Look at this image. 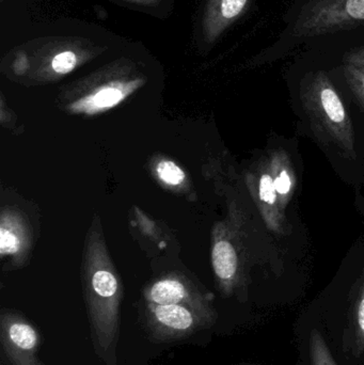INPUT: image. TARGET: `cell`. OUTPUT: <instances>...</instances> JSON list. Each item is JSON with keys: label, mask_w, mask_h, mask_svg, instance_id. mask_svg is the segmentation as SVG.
I'll return each mask as SVG.
<instances>
[{"label": "cell", "mask_w": 364, "mask_h": 365, "mask_svg": "<svg viewBox=\"0 0 364 365\" xmlns=\"http://www.w3.org/2000/svg\"><path fill=\"white\" fill-rule=\"evenodd\" d=\"M85 304L96 354L106 365H117L121 287L104 257H92L83 272Z\"/></svg>", "instance_id": "obj_1"}, {"label": "cell", "mask_w": 364, "mask_h": 365, "mask_svg": "<svg viewBox=\"0 0 364 365\" xmlns=\"http://www.w3.org/2000/svg\"><path fill=\"white\" fill-rule=\"evenodd\" d=\"M301 100L318 139L335 147L344 158L356 160L352 119L324 71H318L305 79L301 85Z\"/></svg>", "instance_id": "obj_2"}, {"label": "cell", "mask_w": 364, "mask_h": 365, "mask_svg": "<svg viewBox=\"0 0 364 365\" xmlns=\"http://www.w3.org/2000/svg\"><path fill=\"white\" fill-rule=\"evenodd\" d=\"M318 307L339 364L364 365V269L348 291Z\"/></svg>", "instance_id": "obj_3"}, {"label": "cell", "mask_w": 364, "mask_h": 365, "mask_svg": "<svg viewBox=\"0 0 364 365\" xmlns=\"http://www.w3.org/2000/svg\"><path fill=\"white\" fill-rule=\"evenodd\" d=\"M364 23V0H310L293 25L301 38L333 34Z\"/></svg>", "instance_id": "obj_4"}, {"label": "cell", "mask_w": 364, "mask_h": 365, "mask_svg": "<svg viewBox=\"0 0 364 365\" xmlns=\"http://www.w3.org/2000/svg\"><path fill=\"white\" fill-rule=\"evenodd\" d=\"M213 324L202 314L182 304H147V326L152 338L160 342H173L211 327Z\"/></svg>", "instance_id": "obj_5"}, {"label": "cell", "mask_w": 364, "mask_h": 365, "mask_svg": "<svg viewBox=\"0 0 364 365\" xmlns=\"http://www.w3.org/2000/svg\"><path fill=\"white\" fill-rule=\"evenodd\" d=\"M247 186L267 229L280 235L288 234L290 223L286 210L282 208L269 156L265 155L256 168L248 173Z\"/></svg>", "instance_id": "obj_6"}, {"label": "cell", "mask_w": 364, "mask_h": 365, "mask_svg": "<svg viewBox=\"0 0 364 365\" xmlns=\"http://www.w3.org/2000/svg\"><path fill=\"white\" fill-rule=\"evenodd\" d=\"M297 365H340L329 344L318 306L303 313L295 324Z\"/></svg>", "instance_id": "obj_7"}, {"label": "cell", "mask_w": 364, "mask_h": 365, "mask_svg": "<svg viewBox=\"0 0 364 365\" xmlns=\"http://www.w3.org/2000/svg\"><path fill=\"white\" fill-rule=\"evenodd\" d=\"M2 351L10 365H44L38 360L36 328L21 315L4 311L0 317Z\"/></svg>", "instance_id": "obj_8"}, {"label": "cell", "mask_w": 364, "mask_h": 365, "mask_svg": "<svg viewBox=\"0 0 364 365\" xmlns=\"http://www.w3.org/2000/svg\"><path fill=\"white\" fill-rule=\"evenodd\" d=\"M145 297L147 304L190 307L209 319L213 325L217 321V312L209 298L185 277L172 274L155 281L147 287Z\"/></svg>", "instance_id": "obj_9"}, {"label": "cell", "mask_w": 364, "mask_h": 365, "mask_svg": "<svg viewBox=\"0 0 364 365\" xmlns=\"http://www.w3.org/2000/svg\"><path fill=\"white\" fill-rule=\"evenodd\" d=\"M235 235L227 225H220L215 234L212 248V264L219 283L220 291L231 296L244 283L239 246Z\"/></svg>", "instance_id": "obj_10"}, {"label": "cell", "mask_w": 364, "mask_h": 365, "mask_svg": "<svg viewBox=\"0 0 364 365\" xmlns=\"http://www.w3.org/2000/svg\"><path fill=\"white\" fill-rule=\"evenodd\" d=\"M136 85L137 83H113L103 86L73 104L72 109L85 113L106 110L122 102L136 88Z\"/></svg>", "instance_id": "obj_11"}, {"label": "cell", "mask_w": 364, "mask_h": 365, "mask_svg": "<svg viewBox=\"0 0 364 365\" xmlns=\"http://www.w3.org/2000/svg\"><path fill=\"white\" fill-rule=\"evenodd\" d=\"M343 71L350 90L364 110V47L344 57Z\"/></svg>", "instance_id": "obj_12"}, {"label": "cell", "mask_w": 364, "mask_h": 365, "mask_svg": "<svg viewBox=\"0 0 364 365\" xmlns=\"http://www.w3.org/2000/svg\"><path fill=\"white\" fill-rule=\"evenodd\" d=\"M249 0H215L213 32L217 36L246 10Z\"/></svg>", "instance_id": "obj_13"}, {"label": "cell", "mask_w": 364, "mask_h": 365, "mask_svg": "<svg viewBox=\"0 0 364 365\" xmlns=\"http://www.w3.org/2000/svg\"><path fill=\"white\" fill-rule=\"evenodd\" d=\"M21 231L13 227L10 221L2 220L0 227V251L2 255H12L19 252L21 247Z\"/></svg>", "instance_id": "obj_14"}, {"label": "cell", "mask_w": 364, "mask_h": 365, "mask_svg": "<svg viewBox=\"0 0 364 365\" xmlns=\"http://www.w3.org/2000/svg\"><path fill=\"white\" fill-rule=\"evenodd\" d=\"M157 175L162 182L170 186H179L185 181V173L175 163L164 160L157 166Z\"/></svg>", "instance_id": "obj_15"}, {"label": "cell", "mask_w": 364, "mask_h": 365, "mask_svg": "<svg viewBox=\"0 0 364 365\" xmlns=\"http://www.w3.org/2000/svg\"><path fill=\"white\" fill-rule=\"evenodd\" d=\"M77 64V57L73 51H63L58 53L51 61V68L57 74H68L74 70Z\"/></svg>", "instance_id": "obj_16"}, {"label": "cell", "mask_w": 364, "mask_h": 365, "mask_svg": "<svg viewBox=\"0 0 364 365\" xmlns=\"http://www.w3.org/2000/svg\"><path fill=\"white\" fill-rule=\"evenodd\" d=\"M137 1H147V0H137Z\"/></svg>", "instance_id": "obj_17"}, {"label": "cell", "mask_w": 364, "mask_h": 365, "mask_svg": "<svg viewBox=\"0 0 364 365\" xmlns=\"http://www.w3.org/2000/svg\"><path fill=\"white\" fill-rule=\"evenodd\" d=\"M361 210H363V212L364 214V206H363V208H361Z\"/></svg>", "instance_id": "obj_18"}]
</instances>
